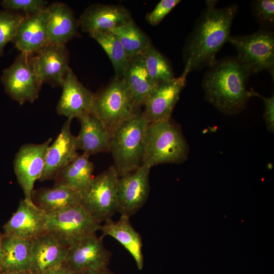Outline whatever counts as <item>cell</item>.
Here are the masks:
<instances>
[{
    "mask_svg": "<svg viewBox=\"0 0 274 274\" xmlns=\"http://www.w3.org/2000/svg\"><path fill=\"white\" fill-rule=\"evenodd\" d=\"M119 177L113 166L93 177L81 193V206L99 223L111 219L117 212Z\"/></svg>",
    "mask_w": 274,
    "mask_h": 274,
    "instance_id": "obj_7",
    "label": "cell"
},
{
    "mask_svg": "<svg viewBox=\"0 0 274 274\" xmlns=\"http://www.w3.org/2000/svg\"><path fill=\"white\" fill-rule=\"evenodd\" d=\"M218 1L208 0L186 39L183 54L190 72L209 67L217 60L218 52L231 36L233 20L238 5L216 7Z\"/></svg>",
    "mask_w": 274,
    "mask_h": 274,
    "instance_id": "obj_1",
    "label": "cell"
},
{
    "mask_svg": "<svg viewBox=\"0 0 274 274\" xmlns=\"http://www.w3.org/2000/svg\"><path fill=\"white\" fill-rule=\"evenodd\" d=\"M148 124L140 110L112 131L110 152L114 160L113 166L119 177L143 164Z\"/></svg>",
    "mask_w": 274,
    "mask_h": 274,
    "instance_id": "obj_3",
    "label": "cell"
},
{
    "mask_svg": "<svg viewBox=\"0 0 274 274\" xmlns=\"http://www.w3.org/2000/svg\"><path fill=\"white\" fill-rule=\"evenodd\" d=\"M68 248L46 231L33 238L29 271L44 274L62 265Z\"/></svg>",
    "mask_w": 274,
    "mask_h": 274,
    "instance_id": "obj_19",
    "label": "cell"
},
{
    "mask_svg": "<svg viewBox=\"0 0 274 274\" xmlns=\"http://www.w3.org/2000/svg\"><path fill=\"white\" fill-rule=\"evenodd\" d=\"M61 87L62 93L56 107L58 114L73 120L90 113L94 93L78 80L71 68Z\"/></svg>",
    "mask_w": 274,
    "mask_h": 274,
    "instance_id": "obj_14",
    "label": "cell"
},
{
    "mask_svg": "<svg viewBox=\"0 0 274 274\" xmlns=\"http://www.w3.org/2000/svg\"><path fill=\"white\" fill-rule=\"evenodd\" d=\"M188 150L180 129L170 119L149 123L143 164L151 168L162 163H181L187 160Z\"/></svg>",
    "mask_w": 274,
    "mask_h": 274,
    "instance_id": "obj_4",
    "label": "cell"
},
{
    "mask_svg": "<svg viewBox=\"0 0 274 274\" xmlns=\"http://www.w3.org/2000/svg\"><path fill=\"white\" fill-rule=\"evenodd\" d=\"M94 164L89 156L84 153L78 155L56 175L55 184L65 186L79 192L84 191L93 179Z\"/></svg>",
    "mask_w": 274,
    "mask_h": 274,
    "instance_id": "obj_26",
    "label": "cell"
},
{
    "mask_svg": "<svg viewBox=\"0 0 274 274\" xmlns=\"http://www.w3.org/2000/svg\"><path fill=\"white\" fill-rule=\"evenodd\" d=\"M228 42L236 49L239 63L253 75L262 71L274 75V33L261 28L250 35L230 36Z\"/></svg>",
    "mask_w": 274,
    "mask_h": 274,
    "instance_id": "obj_6",
    "label": "cell"
},
{
    "mask_svg": "<svg viewBox=\"0 0 274 274\" xmlns=\"http://www.w3.org/2000/svg\"><path fill=\"white\" fill-rule=\"evenodd\" d=\"M250 76L235 56L217 60L208 67L203 77L206 99L224 114L241 112L252 97L251 90L247 88Z\"/></svg>",
    "mask_w": 274,
    "mask_h": 274,
    "instance_id": "obj_2",
    "label": "cell"
},
{
    "mask_svg": "<svg viewBox=\"0 0 274 274\" xmlns=\"http://www.w3.org/2000/svg\"><path fill=\"white\" fill-rule=\"evenodd\" d=\"M44 274H77L73 270L63 265L57 268L50 270Z\"/></svg>",
    "mask_w": 274,
    "mask_h": 274,
    "instance_id": "obj_36",
    "label": "cell"
},
{
    "mask_svg": "<svg viewBox=\"0 0 274 274\" xmlns=\"http://www.w3.org/2000/svg\"><path fill=\"white\" fill-rule=\"evenodd\" d=\"M52 139L41 144H26L16 153L14 169L17 181L22 188L24 199L32 201L34 184L39 180L44 168L47 149Z\"/></svg>",
    "mask_w": 274,
    "mask_h": 274,
    "instance_id": "obj_10",
    "label": "cell"
},
{
    "mask_svg": "<svg viewBox=\"0 0 274 274\" xmlns=\"http://www.w3.org/2000/svg\"><path fill=\"white\" fill-rule=\"evenodd\" d=\"M110 31L118 37L129 58L142 54L152 45L148 37L133 21Z\"/></svg>",
    "mask_w": 274,
    "mask_h": 274,
    "instance_id": "obj_29",
    "label": "cell"
},
{
    "mask_svg": "<svg viewBox=\"0 0 274 274\" xmlns=\"http://www.w3.org/2000/svg\"><path fill=\"white\" fill-rule=\"evenodd\" d=\"M138 110L122 78L115 76L104 90L94 94L90 114L99 119L112 132Z\"/></svg>",
    "mask_w": 274,
    "mask_h": 274,
    "instance_id": "obj_5",
    "label": "cell"
},
{
    "mask_svg": "<svg viewBox=\"0 0 274 274\" xmlns=\"http://www.w3.org/2000/svg\"><path fill=\"white\" fill-rule=\"evenodd\" d=\"M252 96L260 97L264 102V118L267 130L270 132L274 131V96L267 97L261 95L255 91L253 88H250Z\"/></svg>",
    "mask_w": 274,
    "mask_h": 274,
    "instance_id": "obj_35",
    "label": "cell"
},
{
    "mask_svg": "<svg viewBox=\"0 0 274 274\" xmlns=\"http://www.w3.org/2000/svg\"><path fill=\"white\" fill-rule=\"evenodd\" d=\"M0 274H31L29 271H8L3 272Z\"/></svg>",
    "mask_w": 274,
    "mask_h": 274,
    "instance_id": "obj_39",
    "label": "cell"
},
{
    "mask_svg": "<svg viewBox=\"0 0 274 274\" xmlns=\"http://www.w3.org/2000/svg\"><path fill=\"white\" fill-rule=\"evenodd\" d=\"M81 128L77 136L78 150L89 156L99 153L110 152L112 132L103 123L91 114L78 119Z\"/></svg>",
    "mask_w": 274,
    "mask_h": 274,
    "instance_id": "obj_21",
    "label": "cell"
},
{
    "mask_svg": "<svg viewBox=\"0 0 274 274\" xmlns=\"http://www.w3.org/2000/svg\"><path fill=\"white\" fill-rule=\"evenodd\" d=\"M185 66L182 74L178 78L160 82L146 99L143 112L148 123L166 121L170 117L180 95L186 84L190 73Z\"/></svg>",
    "mask_w": 274,
    "mask_h": 274,
    "instance_id": "obj_13",
    "label": "cell"
},
{
    "mask_svg": "<svg viewBox=\"0 0 274 274\" xmlns=\"http://www.w3.org/2000/svg\"><path fill=\"white\" fill-rule=\"evenodd\" d=\"M48 35L50 44L65 46L79 36L78 22L66 5L55 2L48 6Z\"/></svg>",
    "mask_w": 274,
    "mask_h": 274,
    "instance_id": "obj_22",
    "label": "cell"
},
{
    "mask_svg": "<svg viewBox=\"0 0 274 274\" xmlns=\"http://www.w3.org/2000/svg\"><path fill=\"white\" fill-rule=\"evenodd\" d=\"M3 229L4 236L32 239L46 231V214L32 201L24 198Z\"/></svg>",
    "mask_w": 274,
    "mask_h": 274,
    "instance_id": "obj_17",
    "label": "cell"
},
{
    "mask_svg": "<svg viewBox=\"0 0 274 274\" xmlns=\"http://www.w3.org/2000/svg\"><path fill=\"white\" fill-rule=\"evenodd\" d=\"M122 78L132 94L136 108L139 110L159 83L149 77L142 54L129 58Z\"/></svg>",
    "mask_w": 274,
    "mask_h": 274,
    "instance_id": "obj_25",
    "label": "cell"
},
{
    "mask_svg": "<svg viewBox=\"0 0 274 274\" xmlns=\"http://www.w3.org/2000/svg\"><path fill=\"white\" fill-rule=\"evenodd\" d=\"M3 239V234L0 233V268L3 259V249L2 247V243Z\"/></svg>",
    "mask_w": 274,
    "mask_h": 274,
    "instance_id": "obj_38",
    "label": "cell"
},
{
    "mask_svg": "<svg viewBox=\"0 0 274 274\" xmlns=\"http://www.w3.org/2000/svg\"><path fill=\"white\" fill-rule=\"evenodd\" d=\"M142 55L145 67L152 80L160 83L175 78L172 68L166 59L152 45Z\"/></svg>",
    "mask_w": 274,
    "mask_h": 274,
    "instance_id": "obj_30",
    "label": "cell"
},
{
    "mask_svg": "<svg viewBox=\"0 0 274 274\" xmlns=\"http://www.w3.org/2000/svg\"><path fill=\"white\" fill-rule=\"evenodd\" d=\"M79 274H115L111 271L108 267L98 270H90L84 271Z\"/></svg>",
    "mask_w": 274,
    "mask_h": 274,
    "instance_id": "obj_37",
    "label": "cell"
},
{
    "mask_svg": "<svg viewBox=\"0 0 274 274\" xmlns=\"http://www.w3.org/2000/svg\"><path fill=\"white\" fill-rule=\"evenodd\" d=\"M102 238L95 233L71 245L63 265L77 274L108 267L111 253L105 248Z\"/></svg>",
    "mask_w": 274,
    "mask_h": 274,
    "instance_id": "obj_12",
    "label": "cell"
},
{
    "mask_svg": "<svg viewBox=\"0 0 274 274\" xmlns=\"http://www.w3.org/2000/svg\"><path fill=\"white\" fill-rule=\"evenodd\" d=\"M151 168L142 164L134 171L119 177L117 186V212L130 217L145 204L150 191Z\"/></svg>",
    "mask_w": 274,
    "mask_h": 274,
    "instance_id": "obj_11",
    "label": "cell"
},
{
    "mask_svg": "<svg viewBox=\"0 0 274 274\" xmlns=\"http://www.w3.org/2000/svg\"><path fill=\"white\" fill-rule=\"evenodd\" d=\"M100 223L80 205L46 215V231L62 244L70 247L76 242L96 233Z\"/></svg>",
    "mask_w": 274,
    "mask_h": 274,
    "instance_id": "obj_8",
    "label": "cell"
},
{
    "mask_svg": "<svg viewBox=\"0 0 274 274\" xmlns=\"http://www.w3.org/2000/svg\"><path fill=\"white\" fill-rule=\"evenodd\" d=\"M180 2V0L160 1L155 8L147 15V21L152 25L158 24Z\"/></svg>",
    "mask_w": 274,
    "mask_h": 274,
    "instance_id": "obj_34",
    "label": "cell"
},
{
    "mask_svg": "<svg viewBox=\"0 0 274 274\" xmlns=\"http://www.w3.org/2000/svg\"><path fill=\"white\" fill-rule=\"evenodd\" d=\"M33 55L20 52L1 76L5 92L20 105L26 101L33 102L42 86L33 66Z\"/></svg>",
    "mask_w": 274,
    "mask_h": 274,
    "instance_id": "obj_9",
    "label": "cell"
},
{
    "mask_svg": "<svg viewBox=\"0 0 274 274\" xmlns=\"http://www.w3.org/2000/svg\"><path fill=\"white\" fill-rule=\"evenodd\" d=\"M132 21L130 12L123 7L98 4L87 7L78 19L79 27L89 34L110 31Z\"/></svg>",
    "mask_w": 274,
    "mask_h": 274,
    "instance_id": "obj_18",
    "label": "cell"
},
{
    "mask_svg": "<svg viewBox=\"0 0 274 274\" xmlns=\"http://www.w3.org/2000/svg\"><path fill=\"white\" fill-rule=\"evenodd\" d=\"M32 61L42 84L48 83L52 87L61 86L70 68L65 46L50 44L33 55Z\"/></svg>",
    "mask_w": 274,
    "mask_h": 274,
    "instance_id": "obj_15",
    "label": "cell"
},
{
    "mask_svg": "<svg viewBox=\"0 0 274 274\" xmlns=\"http://www.w3.org/2000/svg\"><path fill=\"white\" fill-rule=\"evenodd\" d=\"M72 120L67 119L54 142L49 146L40 182L54 179L57 173L79 155L77 136L71 132Z\"/></svg>",
    "mask_w": 274,
    "mask_h": 274,
    "instance_id": "obj_16",
    "label": "cell"
},
{
    "mask_svg": "<svg viewBox=\"0 0 274 274\" xmlns=\"http://www.w3.org/2000/svg\"><path fill=\"white\" fill-rule=\"evenodd\" d=\"M100 230L102 236L109 235L119 242L132 256L139 270L143 269L144 259L142 238L132 226L129 217L121 215L117 221L109 219L101 225Z\"/></svg>",
    "mask_w": 274,
    "mask_h": 274,
    "instance_id": "obj_24",
    "label": "cell"
},
{
    "mask_svg": "<svg viewBox=\"0 0 274 274\" xmlns=\"http://www.w3.org/2000/svg\"><path fill=\"white\" fill-rule=\"evenodd\" d=\"M31 200L46 215H50L80 206L81 193L65 186L54 185L51 188L33 190Z\"/></svg>",
    "mask_w": 274,
    "mask_h": 274,
    "instance_id": "obj_23",
    "label": "cell"
},
{
    "mask_svg": "<svg viewBox=\"0 0 274 274\" xmlns=\"http://www.w3.org/2000/svg\"><path fill=\"white\" fill-rule=\"evenodd\" d=\"M1 5L5 10L22 11L25 13L24 16L38 13L48 7V2L44 0H3Z\"/></svg>",
    "mask_w": 274,
    "mask_h": 274,
    "instance_id": "obj_33",
    "label": "cell"
},
{
    "mask_svg": "<svg viewBox=\"0 0 274 274\" xmlns=\"http://www.w3.org/2000/svg\"><path fill=\"white\" fill-rule=\"evenodd\" d=\"M103 48L109 57L118 77L122 78L129 58L118 37L111 31H97L89 34Z\"/></svg>",
    "mask_w": 274,
    "mask_h": 274,
    "instance_id": "obj_28",
    "label": "cell"
},
{
    "mask_svg": "<svg viewBox=\"0 0 274 274\" xmlns=\"http://www.w3.org/2000/svg\"><path fill=\"white\" fill-rule=\"evenodd\" d=\"M24 17L16 12L0 10V57L4 55L6 45L13 42Z\"/></svg>",
    "mask_w": 274,
    "mask_h": 274,
    "instance_id": "obj_31",
    "label": "cell"
},
{
    "mask_svg": "<svg viewBox=\"0 0 274 274\" xmlns=\"http://www.w3.org/2000/svg\"><path fill=\"white\" fill-rule=\"evenodd\" d=\"M251 9L253 15L261 28L272 30L274 24V1H253Z\"/></svg>",
    "mask_w": 274,
    "mask_h": 274,
    "instance_id": "obj_32",
    "label": "cell"
},
{
    "mask_svg": "<svg viewBox=\"0 0 274 274\" xmlns=\"http://www.w3.org/2000/svg\"><path fill=\"white\" fill-rule=\"evenodd\" d=\"M47 8L38 13L24 16L13 41L21 52L35 54L50 44L48 35Z\"/></svg>",
    "mask_w": 274,
    "mask_h": 274,
    "instance_id": "obj_20",
    "label": "cell"
},
{
    "mask_svg": "<svg viewBox=\"0 0 274 274\" xmlns=\"http://www.w3.org/2000/svg\"><path fill=\"white\" fill-rule=\"evenodd\" d=\"M32 239L3 235V259L0 273L29 271Z\"/></svg>",
    "mask_w": 274,
    "mask_h": 274,
    "instance_id": "obj_27",
    "label": "cell"
}]
</instances>
